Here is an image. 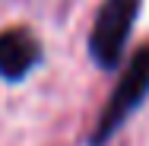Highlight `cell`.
<instances>
[{
  "instance_id": "6da1fadb",
  "label": "cell",
  "mask_w": 149,
  "mask_h": 146,
  "mask_svg": "<svg viewBox=\"0 0 149 146\" xmlns=\"http://www.w3.org/2000/svg\"><path fill=\"white\" fill-rule=\"evenodd\" d=\"M146 98H149V45H143V48L130 57V64H127L124 76L118 80L114 92L108 95L102 115L95 121V130H92V137H89V146H105L120 127L130 121V115H133Z\"/></svg>"
},
{
  "instance_id": "7a4b0ae2",
  "label": "cell",
  "mask_w": 149,
  "mask_h": 146,
  "mask_svg": "<svg viewBox=\"0 0 149 146\" xmlns=\"http://www.w3.org/2000/svg\"><path fill=\"white\" fill-rule=\"evenodd\" d=\"M143 0H102L95 22L89 32V57L102 70H118L124 60V48L136 26Z\"/></svg>"
},
{
  "instance_id": "3957f363",
  "label": "cell",
  "mask_w": 149,
  "mask_h": 146,
  "mask_svg": "<svg viewBox=\"0 0 149 146\" xmlns=\"http://www.w3.org/2000/svg\"><path fill=\"white\" fill-rule=\"evenodd\" d=\"M41 57H45V48L35 38V32L22 29V26L0 32V80L22 83L41 64Z\"/></svg>"
}]
</instances>
